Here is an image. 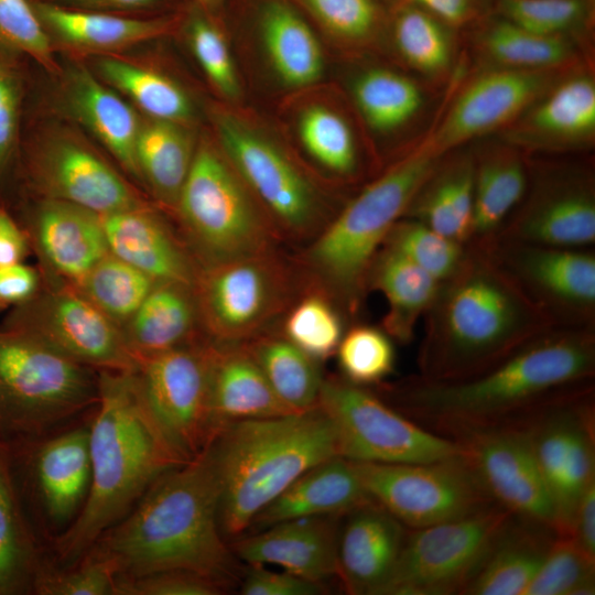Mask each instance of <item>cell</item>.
<instances>
[{"label":"cell","mask_w":595,"mask_h":595,"mask_svg":"<svg viewBox=\"0 0 595 595\" xmlns=\"http://www.w3.org/2000/svg\"><path fill=\"white\" fill-rule=\"evenodd\" d=\"M594 377L595 328L554 326L477 376L431 381L415 375L381 383L378 394L428 430L455 439L510 425Z\"/></svg>","instance_id":"obj_1"},{"label":"cell","mask_w":595,"mask_h":595,"mask_svg":"<svg viewBox=\"0 0 595 595\" xmlns=\"http://www.w3.org/2000/svg\"><path fill=\"white\" fill-rule=\"evenodd\" d=\"M219 485L209 446L159 477L91 552L118 576L185 569L236 581L219 524Z\"/></svg>","instance_id":"obj_2"},{"label":"cell","mask_w":595,"mask_h":595,"mask_svg":"<svg viewBox=\"0 0 595 595\" xmlns=\"http://www.w3.org/2000/svg\"><path fill=\"white\" fill-rule=\"evenodd\" d=\"M468 247L422 318L418 376L426 380L477 376L554 327L486 250Z\"/></svg>","instance_id":"obj_3"},{"label":"cell","mask_w":595,"mask_h":595,"mask_svg":"<svg viewBox=\"0 0 595 595\" xmlns=\"http://www.w3.org/2000/svg\"><path fill=\"white\" fill-rule=\"evenodd\" d=\"M93 414L89 491L79 515L55 540L62 565L78 561L159 477L190 461L152 414L133 371H99Z\"/></svg>","instance_id":"obj_4"},{"label":"cell","mask_w":595,"mask_h":595,"mask_svg":"<svg viewBox=\"0 0 595 595\" xmlns=\"http://www.w3.org/2000/svg\"><path fill=\"white\" fill-rule=\"evenodd\" d=\"M219 485V524L237 538L299 476L338 455L327 415L314 409L227 424L209 445Z\"/></svg>","instance_id":"obj_5"},{"label":"cell","mask_w":595,"mask_h":595,"mask_svg":"<svg viewBox=\"0 0 595 595\" xmlns=\"http://www.w3.org/2000/svg\"><path fill=\"white\" fill-rule=\"evenodd\" d=\"M441 159L420 145L396 161L335 214L299 256L307 281L325 291L347 320L361 312L376 255Z\"/></svg>","instance_id":"obj_6"},{"label":"cell","mask_w":595,"mask_h":595,"mask_svg":"<svg viewBox=\"0 0 595 595\" xmlns=\"http://www.w3.org/2000/svg\"><path fill=\"white\" fill-rule=\"evenodd\" d=\"M99 371L0 328V440H33L95 408Z\"/></svg>","instance_id":"obj_7"},{"label":"cell","mask_w":595,"mask_h":595,"mask_svg":"<svg viewBox=\"0 0 595 595\" xmlns=\"http://www.w3.org/2000/svg\"><path fill=\"white\" fill-rule=\"evenodd\" d=\"M173 215L201 267L256 255L281 241L221 150L207 141L196 145Z\"/></svg>","instance_id":"obj_8"},{"label":"cell","mask_w":595,"mask_h":595,"mask_svg":"<svg viewBox=\"0 0 595 595\" xmlns=\"http://www.w3.org/2000/svg\"><path fill=\"white\" fill-rule=\"evenodd\" d=\"M306 283L278 247L203 266L193 286L203 333L219 344L250 340L285 314Z\"/></svg>","instance_id":"obj_9"},{"label":"cell","mask_w":595,"mask_h":595,"mask_svg":"<svg viewBox=\"0 0 595 595\" xmlns=\"http://www.w3.org/2000/svg\"><path fill=\"white\" fill-rule=\"evenodd\" d=\"M317 405L333 425L338 455L349 461L423 463L465 454L456 440L428 430L343 377L324 378Z\"/></svg>","instance_id":"obj_10"},{"label":"cell","mask_w":595,"mask_h":595,"mask_svg":"<svg viewBox=\"0 0 595 595\" xmlns=\"http://www.w3.org/2000/svg\"><path fill=\"white\" fill-rule=\"evenodd\" d=\"M594 409L591 383L543 402L513 423L527 435L561 534L569 533L580 500L595 484Z\"/></svg>","instance_id":"obj_11"},{"label":"cell","mask_w":595,"mask_h":595,"mask_svg":"<svg viewBox=\"0 0 595 595\" xmlns=\"http://www.w3.org/2000/svg\"><path fill=\"white\" fill-rule=\"evenodd\" d=\"M220 150L281 240L311 241L328 223L309 176L271 139L239 118L218 112Z\"/></svg>","instance_id":"obj_12"},{"label":"cell","mask_w":595,"mask_h":595,"mask_svg":"<svg viewBox=\"0 0 595 595\" xmlns=\"http://www.w3.org/2000/svg\"><path fill=\"white\" fill-rule=\"evenodd\" d=\"M510 516L493 504L457 519L408 530L379 595L463 594Z\"/></svg>","instance_id":"obj_13"},{"label":"cell","mask_w":595,"mask_h":595,"mask_svg":"<svg viewBox=\"0 0 595 595\" xmlns=\"http://www.w3.org/2000/svg\"><path fill=\"white\" fill-rule=\"evenodd\" d=\"M351 463L369 497L410 529L457 519L496 504L466 453L423 463Z\"/></svg>","instance_id":"obj_14"},{"label":"cell","mask_w":595,"mask_h":595,"mask_svg":"<svg viewBox=\"0 0 595 595\" xmlns=\"http://www.w3.org/2000/svg\"><path fill=\"white\" fill-rule=\"evenodd\" d=\"M0 328L24 333L97 371H133L138 365L121 328L63 282L43 279L42 289L12 307Z\"/></svg>","instance_id":"obj_15"},{"label":"cell","mask_w":595,"mask_h":595,"mask_svg":"<svg viewBox=\"0 0 595 595\" xmlns=\"http://www.w3.org/2000/svg\"><path fill=\"white\" fill-rule=\"evenodd\" d=\"M212 340L142 357L133 370L139 390L167 436L187 459L217 436L210 409Z\"/></svg>","instance_id":"obj_16"},{"label":"cell","mask_w":595,"mask_h":595,"mask_svg":"<svg viewBox=\"0 0 595 595\" xmlns=\"http://www.w3.org/2000/svg\"><path fill=\"white\" fill-rule=\"evenodd\" d=\"M483 250L554 326L595 328V251L592 248L495 240Z\"/></svg>","instance_id":"obj_17"},{"label":"cell","mask_w":595,"mask_h":595,"mask_svg":"<svg viewBox=\"0 0 595 595\" xmlns=\"http://www.w3.org/2000/svg\"><path fill=\"white\" fill-rule=\"evenodd\" d=\"M8 444L19 494L32 498L46 522L67 529L89 491V423Z\"/></svg>","instance_id":"obj_18"},{"label":"cell","mask_w":595,"mask_h":595,"mask_svg":"<svg viewBox=\"0 0 595 595\" xmlns=\"http://www.w3.org/2000/svg\"><path fill=\"white\" fill-rule=\"evenodd\" d=\"M495 240L592 248L595 191L591 174L556 169L536 173L533 177L529 175L522 201Z\"/></svg>","instance_id":"obj_19"},{"label":"cell","mask_w":595,"mask_h":595,"mask_svg":"<svg viewBox=\"0 0 595 595\" xmlns=\"http://www.w3.org/2000/svg\"><path fill=\"white\" fill-rule=\"evenodd\" d=\"M26 176L40 198L68 202L100 216L150 204L104 158L73 138L42 143L28 159Z\"/></svg>","instance_id":"obj_20"},{"label":"cell","mask_w":595,"mask_h":595,"mask_svg":"<svg viewBox=\"0 0 595 595\" xmlns=\"http://www.w3.org/2000/svg\"><path fill=\"white\" fill-rule=\"evenodd\" d=\"M459 442L491 499L511 515L555 531L549 491L524 431L517 424L472 431Z\"/></svg>","instance_id":"obj_21"},{"label":"cell","mask_w":595,"mask_h":595,"mask_svg":"<svg viewBox=\"0 0 595 595\" xmlns=\"http://www.w3.org/2000/svg\"><path fill=\"white\" fill-rule=\"evenodd\" d=\"M19 221L43 279L76 286L109 252L101 216L78 205L40 198Z\"/></svg>","instance_id":"obj_22"},{"label":"cell","mask_w":595,"mask_h":595,"mask_svg":"<svg viewBox=\"0 0 595 595\" xmlns=\"http://www.w3.org/2000/svg\"><path fill=\"white\" fill-rule=\"evenodd\" d=\"M547 83L545 71L504 68L487 73L466 88L439 129L421 145L443 156L510 120L543 91Z\"/></svg>","instance_id":"obj_23"},{"label":"cell","mask_w":595,"mask_h":595,"mask_svg":"<svg viewBox=\"0 0 595 595\" xmlns=\"http://www.w3.org/2000/svg\"><path fill=\"white\" fill-rule=\"evenodd\" d=\"M109 251L155 282L194 286L201 264L180 232L151 204L101 216Z\"/></svg>","instance_id":"obj_24"},{"label":"cell","mask_w":595,"mask_h":595,"mask_svg":"<svg viewBox=\"0 0 595 595\" xmlns=\"http://www.w3.org/2000/svg\"><path fill=\"white\" fill-rule=\"evenodd\" d=\"M337 576L348 594L379 595L401 553L407 527L375 501L344 516Z\"/></svg>","instance_id":"obj_25"},{"label":"cell","mask_w":595,"mask_h":595,"mask_svg":"<svg viewBox=\"0 0 595 595\" xmlns=\"http://www.w3.org/2000/svg\"><path fill=\"white\" fill-rule=\"evenodd\" d=\"M340 516L282 521L234 542L232 553L251 564H274L301 577L323 582L337 576Z\"/></svg>","instance_id":"obj_26"},{"label":"cell","mask_w":595,"mask_h":595,"mask_svg":"<svg viewBox=\"0 0 595 595\" xmlns=\"http://www.w3.org/2000/svg\"><path fill=\"white\" fill-rule=\"evenodd\" d=\"M212 343L209 393L217 434L232 422L298 413L278 398L244 343Z\"/></svg>","instance_id":"obj_27"},{"label":"cell","mask_w":595,"mask_h":595,"mask_svg":"<svg viewBox=\"0 0 595 595\" xmlns=\"http://www.w3.org/2000/svg\"><path fill=\"white\" fill-rule=\"evenodd\" d=\"M32 6L51 41L80 53L113 54L169 35L177 24L175 18L134 19L43 1Z\"/></svg>","instance_id":"obj_28"},{"label":"cell","mask_w":595,"mask_h":595,"mask_svg":"<svg viewBox=\"0 0 595 595\" xmlns=\"http://www.w3.org/2000/svg\"><path fill=\"white\" fill-rule=\"evenodd\" d=\"M370 501L351 461L335 456L299 476L255 517L250 527L266 529L305 517H344Z\"/></svg>","instance_id":"obj_29"},{"label":"cell","mask_w":595,"mask_h":595,"mask_svg":"<svg viewBox=\"0 0 595 595\" xmlns=\"http://www.w3.org/2000/svg\"><path fill=\"white\" fill-rule=\"evenodd\" d=\"M64 97L74 118L140 181L136 149L142 119L134 109L85 67L69 72Z\"/></svg>","instance_id":"obj_30"},{"label":"cell","mask_w":595,"mask_h":595,"mask_svg":"<svg viewBox=\"0 0 595 595\" xmlns=\"http://www.w3.org/2000/svg\"><path fill=\"white\" fill-rule=\"evenodd\" d=\"M556 532L511 515L463 595H524Z\"/></svg>","instance_id":"obj_31"},{"label":"cell","mask_w":595,"mask_h":595,"mask_svg":"<svg viewBox=\"0 0 595 595\" xmlns=\"http://www.w3.org/2000/svg\"><path fill=\"white\" fill-rule=\"evenodd\" d=\"M138 360L206 337L193 285L158 282L121 328Z\"/></svg>","instance_id":"obj_32"},{"label":"cell","mask_w":595,"mask_h":595,"mask_svg":"<svg viewBox=\"0 0 595 595\" xmlns=\"http://www.w3.org/2000/svg\"><path fill=\"white\" fill-rule=\"evenodd\" d=\"M440 282L396 250L382 246L367 278L368 291L387 302L381 328L399 344L412 342L415 328L431 306Z\"/></svg>","instance_id":"obj_33"},{"label":"cell","mask_w":595,"mask_h":595,"mask_svg":"<svg viewBox=\"0 0 595 595\" xmlns=\"http://www.w3.org/2000/svg\"><path fill=\"white\" fill-rule=\"evenodd\" d=\"M529 170L511 151H495L474 162V205L468 246L484 249L522 201Z\"/></svg>","instance_id":"obj_34"},{"label":"cell","mask_w":595,"mask_h":595,"mask_svg":"<svg viewBox=\"0 0 595 595\" xmlns=\"http://www.w3.org/2000/svg\"><path fill=\"white\" fill-rule=\"evenodd\" d=\"M195 150L187 125L152 118L142 120L136 149L140 181L155 201L172 214Z\"/></svg>","instance_id":"obj_35"},{"label":"cell","mask_w":595,"mask_h":595,"mask_svg":"<svg viewBox=\"0 0 595 595\" xmlns=\"http://www.w3.org/2000/svg\"><path fill=\"white\" fill-rule=\"evenodd\" d=\"M259 30L270 64L282 83L301 88L323 74L324 56L312 29L286 2L270 0L261 10Z\"/></svg>","instance_id":"obj_36"},{"label":"cell","mask_w":595,"mask_h":595,"mask_svg":"<svg viewBox=\"0 0 595 595\" xmlns=\"http://www.w3.org/2000/svg\"><path fill=\"white\" fill-rule=\"evenodd\" d=\"M42 564L13 476L9 444L0 440V595L33 593Z\"/></svg>","instance_id":"obj_37"},{"label":"cell","mask_w":595,"mask_h":595,"mask_svg":"<svg viewBox=\"0 0 595 595\" xmlns=\"http://www.w3.org/2000/svg\"><path fill=\"white\" fill-rule=\"evenodd\" d=\"M474 205V161L440 162L420 187L403 217L467 245Z\"/></svg>","instance_id":"obj_38"},{"label":"cell","mask_w":595,"mask_h":595,"mask_svg":"<svg viewBox=\"0 0 595 595\" xmlns=\"http://www.w3.org/2000/svg\"><path fill=\"white\" fill-rule=\"evenodd\" d=\"M244 344L285 405L294 412L317 407L324 380L317 360L282 334L266 332Z\"/></svg>","instance_id":"obj_39"},{"label":"cell","mask_w":595,"mask_h":595,"mask_svg":"<svg viewBox=\"0 0 595 595\" xmlns=\"http://www.w3.org/2000/svg\"><path fill=\"white\" fill-rule=\"evenodd\" d=\"M96 69L109 86L125 94L148 118L188 125L194 117L193 102L172 78L152 68L104 55Z\"/></svg>","instance_id":"obj_40"},{"label":"cell","mask_w":595,"mask_h":595,"mask_svg":"<svg viewBox=\"0 0 595 595\" xmlns=\"http://www.w3.org/2000/svg\"><path fill=\"white\" fill-rule=\"evenodd\" d=\"M346 321L337 303L325 291L307 281L285 312L281 334L321 363L336 354L346 331Z\"/></svg>","instance_id":"obj_41"},{"label":"cell","mask_w":595,"mask_h":595,"mask_svg":"<svg viewBox=\"0 0 595 595\" xmlns=\"http://www.w3.org/2000/svg\"><path fill=\"white\" fill-rule=\"evenodd\" d=\"M155 283L109 251L75 288L122 328Z\"/></svg>","instance_id":"obj_42"},{"label":"cell","mask_w":595,"mask_h":595,"mask_svg":"<svg viewBox=\"0 0 595 595\" xmlns=\"http://www.w3.org/2000/svg\"><path fill=\"white\" fill-rule=\"evenodd\" d=\"M528 129L552 142H574L595 129V85L587 77L561 84L528 119Z\"/></svg>","instance_id":"obj_43"},{"label":"cell","mask_w":595,"mask_h":595,"mask_svg":"<svg viewBox=\"0 0 595 595\" xmlns=\"http://www.w3.org/2000/svg\"><path fill=\"white\" fill-rule=\"evenodd\" d=\"M355 101L367 123L376 131H392L419 110L421 91L409 78L396 72L374 68L354 83Z\"/></svg>","instance_id":"obj_44"},{"label":"cell","mask_w":595,"mask_h":595,"mask_svg":"<svg viewBox=\"0 0 595 595\" xmlns=\"http://www.w3.org/2000/svg\"><path fill=\"white\" fill-rule=\"evenodd\" d=\"M298 129L303 148L322 169L343 178L356 174L358 159L353 133L336 111L311 105L301 112Z\"/></svg>","instance_id":"obj_45"},{"label":"cell","mask_w":595,"mask_h":595,"mask_svg":"<svg viewBox=\"0 0 595 595\" xmlns=\"http://www.w3.org/2000/svg\"><path fill=\"white\" fill-rule=\"evenodd\" d=\"M335 355L340 377L360 387L379 386L394 371V340L381 326L358 323L346 328Z\"/></svg>","instance_id":"obj_46"},{"label":"cell","mask_w":595,"mask_h":595,"mask_svg":"<svg viewBox=\"0 0 595 595\" xmlns=\"http://www.w3.org/2000/svg\"><path fill=\"white\" fill-rule=\"evenodd\" d=\"M382 246L401 253L440 283L458 271L469 250L468 245L409 217H402L394 224Z\"/></svg>","instance_id":"obj_47"},{"label":"cell","mask_w":595,"mask_h":595,"mask_svg":"<svg viewBox=\"0 0 595 595\" xmlns=\"http://www.w3.org/2000/svg\"><path fill=\"white\" fill-rule=\"evenodd\" d=\"M487 53L506 68L547 71L565 62L571 45L561 35H543L509 21L491 26L485 35Z\"/></svg>","instance_id":"obj_48"},{"label":"cell","mask_w":595,"mask_h":595,"mask_svg":"<svg viewBox=\"0 0 595 595\" xmlns=\"http://www.w3.org/2000/svg\"><path fill=\"white\" fill-rule=\"evenodd\" d=\"M595 560L570 536H555L524 595H591L595 592Z\"/></svg>","instance_id":"obj_49"},{"label":"cell","mask_w":595,"mask_h":595,"mask_svg":"<svg viewBox=\"0 0 595 595\" xmlns=\"http://www.w3.org/2000/svg\"><path fill=\"white\" fill-rule=\"evenodd\" d=\"M393 33L399 52L412 67L428 74L447 68L448 37L432 15L420 9H405L397 17Z\"/></svg>","instance_id":"obj_50"},{"label":"cell","mask_w":595,"mask_h":595,"mask_svg":"<svg viewBox=\"0 0 595 595\" xmlns=\"http://www.w3.org/2000/svg\"><path fill=\"white\" fill-rule=\"evenodd\" d=\"M117 572L105 559L87 552L69 565L42 564L33 584L39 595H116Z\"/></svg>","instance_id":"obj_51"},{"label":"cell","mask_w":595,"mask_h":595,"mask_svg":"<svg viewBox=\"0 0 595 595\" xmlns=\"http://www.w3.org/2000/svg\"><path fill=\"white\" fill-rule=\"evenodd\" d=\"M191 50L210 84L225 98L240 96V83L227 41L207 13L194 14L186 26Z\"/></svg>","instance_id":"obj_52"},{"label":"cell","mask_w":595,"mask_h":595,"mask_svg":"<svg viewBox=\"0 0 595 595\" xmlns=\"http://www.w3.org/2000/svg\"><path fill=\"white\" fill-rule=\"evenodd\" d=\"M52 41L28 0H0V50L32 57L55 72Z\"/></svg>","instance_id":"obj_53"},{"label":"cell","mask_w":595,"mask_h":595,"mask_svg":"<svg viewBox=\"0 0 595 595\" xmlns=\"http://www.w3.org/2000/svg\"><path fill=\"white\" fill-rule=\"evenodd\" d=\"M234 582L201 572L172 569L136 576H118L116 595H220Z\"/></svg>","instance_id":"obj_54"},{"label":"cell","mask_w":595,"mask_h":595,"mask_svg":"<svg viewBox=\"0 0 595 595\" xmlns=\"http://www.w3.org/2000/svg\"><path fill=\"white\" fill-rule=\"evenodd\" d=\"M332 35L348 42L370 36L378 23L372 0H295Z\"/></svg>","instance_id":"obj_55"},{"label":"cell","mask_w":595,"mask_h":595,"mask_svg":"<svg viewBox=\"0 0 595 595\" xmlns=\"http://www.w3.org/2000/svg\"><path fill=\"white\" fill-rule=\"evenodd\" d=\"M499 6L507 21L543 35H560L585 12L583 0H499Z\"/></svg>","instance_id":"obj_56"},{"label":"cell","mask_w":595,"mask_h":595,"mask_svg":"<svg viewBox=\"0 0 595 595\" xmlns=\"http://www.w3.org/2000/svg\"><path fill=\"white\" fill-rule=\"evenodd\" d=\"M21 87L12 68L0 57V184L17 147Z\"/></svg>","instance_id":"obj_57"},{"label":"cell","mask_w":595,"mask_h":595,"mask_svg":"<svg viewBox=\"0 0 595 595\" xmlns=\"http://www.w3.org/2000/svg\"><path fill=\"white\" fill-rule=\"evenodd\" d=\"M327 588L321 582H314L285 570L275 572L260 564H251L240 584L244 595H320Z\"/></svg>","instance_id":"obj_58"},{"label":"cell","mask_w":595,"mask_h":595,"mask_svg":"<svg viewBox=\"0 0 595 595\" xmlns=\"http://www.w3.org/2000/svg\"><path fill=\"white\" fill-rule=\"evenodd\" d=\"M42 285L43 277L39 267L24 262L0 267V311L29 301Z\"/></svg>","instance_id":"obj_59"},{"label":"cell","mask_w":595,"mask_h":595,"mask_svg":"<svg viewBox=\"0 0 595 595\" xmlns=\"http://www.w3.org/2000/svg\"><path fill=\"white\" fill-rule=\"evenodd\" d=\"M31 252L25 229L4 206L0 205V267L24 262Z\"/></svg>","instance_id":"obj_60"},{"label":"cell","mask_w":595,"mask_h":595,"mask_svg":"<svg viewBox=\"0 0 595 595\" xmlns=\"http://www.w3.org/2000/svg\"><path fill=\"white\" fill-rule=\"evenodd\" d=\"M566 536L595 560V484L588 487L580 500Z\"/></svg>","instance_id":"obj_61"},{"label":"cell","mask_w":595,"mask_h":595,"mask_svg":"<svg viewBox=\"0 0 595 595\" xmlns=\"http://www.w3.org/2000/svg\"><path fill=\"white\" fill-rule=\"evenodd\" d=\"M440 18L458 23L465 19L469 10L470 0H412Z\"/></svg>","instance_id":"obj_62"},{"label":"cell","mask_w":595,"mask_h":595,"mask_svg":"<svg viewBox=\"0 0 595 595\" xmlns=\"http://www.w3.org/2000/svg\"><path fill=\"white\" fill-rule=\"evenodd\" d=\"M87 8L138 9L153 3L155 0H69Z\"/></svg>","instance_id":"obj_63"},{"label":"cell","mask_w":595,"mask_h":595,"mask_svg":"<svg viewBox=\"0 0 595 595\" xmlns=\"http://www.w3.org/2000/svg\"><path fill=\"white\" fill-rule=\"evenodd\" d=\"M198 8L209 14L216 12L218 9L223 7L226 0H193Z\"/></svg>","instance_id":"obj_64"}]
</instances>
